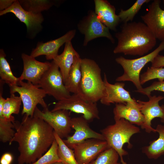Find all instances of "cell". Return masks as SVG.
I'll list each match as a JSON object with an SVG mask.
<instances>
[{
	"label": "cell",
	"instance_id": "cell-1",
	"mask_svg": "<svg viewBox=\"0 0 164 164\" xmlns=\"http://www.w3.org/2000/svg\"><path fill=\"white\" fill-rule=\"evenodd\" d=\"M15 132L11 142L18 144V164L36 162L48 150L55 140L52 127L42 119L24 114L22 121L14 123Z\"/></svg>",
	"mask_w": 164,
	"mask_h": 164
},
{
	"label": "cell",
	"instance_id": "cell-2",
	"mask_svg": "<svg viewBox=\"0 0 164 164\" xmlns=\"http://www.w3.org/2000/svg\"><path fill=\"white\" fill-rule=\"evenodd\" d=\"M115 36L118 40L114 53L143 56L156 45V39L148 26L141 22L124 23Z\"/></svg>",
	"mask_w": 164,
	"mask_h": 164
},
{
	"label": "cell",
	"instance_id": "cell-3",
	"mask_svg": "<svg viewBox=\"0 0 164 164\" xmlns=\"http://www.w3.org/2000/svg\"><path fill=\"white\" fill-rule=\"evenodd\" d=\"M80 68L82 76L78 94L87 101L97 103L105 95L101 70L94 60L87 58L81 59Z\"/></svg>",
	"mask_w": 164,
	"mask_h": 164
},
{
	"label": "cell",
	"instance_id": "cell-4",
	"mask_svg": "<svg viewBox=\"0 0 164 164\" xmlns=\"http://www.w3.org/2000/svg\"><path fill=\"white\" fill-rule=\"evenodd\" d=\"M100 132L109 148H113L118 153L121 164H127L123 156L128 155V152L123 148V146L127 143L128 148H132L133 145L130 142V139L133 135L140 132L139 128L122 118Z\"/></svg>",
	"mask_w": 164,
	"mask_h": 164
},
{
	"label": "cell",
	"instance_id": "cell-5",
	"mask_svg": "<svg viewBox=\"0 0 164 164\" xmlns=\"http://www.w3.org/2000/svg\"><path fill=\"white\" fill-rule=\"evenodd\" d=\"M164 50V42H161L159 46L149 53L140 57L133 59L125 58L120 56L116 58L115 61L121 66L124 73L117 77V82L129 81L132 82L137 89L140 90L143 88L140 81V72L148 63L152 62L159 53Z\"/></svg>",
	"mask_w": 164,
	"mask_h": 164
},
{
	"label": "cell",
	"instance_id": "cell-6",
	"mask_svg": "<svg viewBox=\"0 0 164 164\" xmlns=\"http://www.w3.org/2000/svg\"><path fill=\"white\" fill-rule=\"evenodd\" d=\"M10 94L18 93L20 95L23 104L22 115L33 116L37 105L40 104L43 108L47 105L44 100L46 94L44 91L37 85L31 82L19 80L18 85L9 87Z\"/></svg>",
	"mask_w": 164,
	"mask_h": 164
},
{
	"label": "cell",
	"instance_id": "cell-7",
	"mask_svg": "<svg viewBox=\"0 0 164 164\" xmlns=\"http://www.w3.org/2000/svg\"><path fill=\"white\" fill-rule=\"evenodd\" d=\"M50 68L42 77L38 84L46 94L59 101L69 97L70 93L66 88L58 66L53 60Z\"/></svg>",
	"mask_w": 164,
	"mask_h": 164
},
{
	"label": "cell",
	"instance_id": "cell-8",
	"mask_svg": "<svg viewBox=\"0 0 164 164\" xmlns=\"http://www.w3.org/2000/svg\"><path fill=\"white\" fill-rule=\"evenodd\" d=\"M60 110L82 114L89 122L95 119H100L97 103L87 101L79 94H73L68 98L58 101L51 111Z\"/></svg>",
	"mask_w": 164,
	"mask_h": 164
},
{
	"label": "cell",
	"instance_id": "cell-9",
	"mask_svg": "<svg viewBox=\"0 0 164 164\" xmlns=\"http://www.w3.org/2000/svg\"><path fill=\"white\" fill-rule=\"evenodd\" d=\"M77 26L79 31L84 35V46H87L91 40L101 37L107 38L113 43H115L109 29L99 19L92 10L89 11L87 15L79 22Z\"/></svg>",
	"mask_w": 164,
	"mask_h": 164
},
{
	"label": "cell",
	"instance_id": "cell-10",
	"mask_svg": "<svg viewBox=\"0 0 164 164\" xmlns=\"http://www.w3.org/2000/svg\"><path fill=\"white\" fill-rule=\"evenodd\" d=\"M70 115V111L68 110H60L52 111L47 107L42 111L37 107L33 115L47 122L62 139L67 137L71 132V118Z\"/></svg>",
	"mask_w": 164,
	"mask_h": 164
},
{
	"label": "cell",
	"instance_id": "cell-11",
	"mask_svg": "<svg viewBox=\"0 0 164 164\" xmlns=\"http://www.w3.org/2000/svg\"><path fill=\"white\" fill-rule=\"evenodd\" d=\"M108 148H109L105 141L90 138L74 145L71 149L74 151L79 164H89Z\"/></svg>",
	"mask_w": 164,
	"mask_h": 164
},
{
	"label": "cell",
	"instance_id": "cell-12",
	"mask_svg": "<svg viewBox=\"0 0 164 164\" xmlns=\"http://www.w3.org/2000/svg\"><path fill=\"white\" fill-rule=\"evenodd\" d=\"M161 2L154 0L149 5L147 13L141 17L156 39L164 42V10L160 7Z\"/></svg>",
	"mask_w": 164,
	"mask_h": 164
},
{
	"label": "cell",
	"instance_id": "cell-13",
	"mask_svg": "<svg viewBox=\"0 0 164 164\" xmlns=\"http://www.w3.org/2000/svg\"><path fill=\"white\" fill-rule=\"evenodd\" d=\"M88 122L83 115L71 118V127L75 131L72 135L69 136L66 139L63 140L67 146L71 149L74 145L90 138L104 140L102 135L92 130Z\"/></svg>",
	"mask_w": 164,
	"mask_h": 164
},
{
	"label": "cell",
	"instance_id": "cell-14",
	"mask_svg": "<svg viewBox=\"0 0 164 164\" xmlns=\"http://www.w3.org/2000/svg\"><path fill=\"white\" fill-rule=\"evenodd\" d=\"M147 101L137 100L139 104L140 110L144 115L145 121L141 127L142 129L149 133L151 132H156L155 129L151 126L152 121L155 118H159L161 120L164 118V105L160 106L159 104L160 101L164 98V97L159 95L151 96Z\"/></svg>",
	"mask_w": 164,
	"mask_h": 164
},
{
	"label": "cell",
	"instance_id": "cell-15",
	"mask_svg": "<svg viewBox=\"0 0 164 164\" xmlns=\"http://www.w3.org/2000/svg\"><path fill=\"white\" fill-rule=\"evenodd\" d=\"M21 57L23 69L19 80H26L35 85H38L43 75L50 68L51 63L42 62L37 60L30 55L23 53Z\"/></svg>",
	"mask_w": 164,
	"mask_h": 164
},
{
	"label": "cell",
	"instance_id": "cell-16",
	"mask_svg": "<svg viewBox=\"0 0 164 164\" xmlns=\"http://www.w3.org/2000/svg\"><path fill=\"white\" fill-rule=\"evenodd\" d=\"M105 95L100 100L102 104L109 106L111 104H124L127 102L135 103L136 101L131 98L129 92L124 88V83L117 82L114 84L109 83L104 73L103 79Z\"/></svg>",
	"mask_w": 164,
	"mask_h": 164
},
{
	"label": "cell",
	"instance_id": "cell-17",
	"mask_svg": "<svg viewBox=\"0 0 164 164\" xmlns=\"http://www.w3.org/2000/svg\"><path fill=\"white\" fill-rule=\"evenodd\" d=\"M76 33V30L69 31L61 37L48 42L38 43L36 47L32 50L30 55L36 57L41 55L45 56L47 60H53L58 55L60 47L66 42L71 41Z\"/></svg>",
	"mask_w": 164,
	"mask_h": 164
},
{
	"label": "cell",
	"instance_id": "cell-18",
	"mask_svg": "<svg viewBox=\"0 0 164 164\" xmlns=\"http://www.w3.org/2000/svg\"><path fill=\"white\" fill-rule=\"evenodd\" d=\"M113 113L115 121L123 118L132 124L140 126L145 122L144 116L140 111L139 105L137 101L135 103L116 104Z\"/></svg>",
	"mask_w": 164,
	"mask_h": 164
},
{
	"label": "cell",
	"instance_id": "cell-19",
	"mask_svg": "<svg viewBox=\"0 0 164 164\" xmlns=\"http://www.w3.org/2000/svg\"><path fill=\"white\" fill-rule=\"evenodd\" d=\"M10 12L14 14L21 22L25 24L28 31L40 26L44 20L41 13L35 14L26 10L21 6L18 0H16L8 8L0 11V15Z\"/></svg>",
	"mask_w": 164,
	"mask_h": 164
},
{
	"label": "cell",
	"instance_id": "cell-20",
	"mask_svg": "<svg viewBox=\"0 0 164 164\" xmlns=\"http://www.w3.org/2000/svg\"><path fill=\"white\" fill-rule=\"evenodd\" d=\"M95 12L99 19L109 29L116 31L121 21L115 8L108 1L94 0Z\"/></svg>",
	"mask_w": 164,
	"mask_h": 164
},
{
	"label": "cell",
	"instance_id": "cell-21",
	"mask_svg": "<svg viewBox=\"0 0 164 164\" xmlns=\"http://www.w3.org/2000/svg\"><path fill=\"white\" fill-rule=\"evenodd\" d=\"M78 53L73 48L71 41L65 43L63 52L58 55L53 60L58 66L64 83L73 64L75 56Z\"/></svg>",
	"mask_w": 164,
	"mask_h": 164
},
{
	"label": "cell",
	"instance_id": "cell-22",
	"mask_svg": "<svg viewBox=\"0 0 164 164\" xmlns=\"http://www.w3.org/2000/svg\"><path fill=\"white\" fill-rule=\"evenodd\" d=\"M81 59L79 54L74 57L73 64L64 83L67 90L73 94H78L82 74L81 70Z\"/></svg>",
	"mask_w": 164,
	"mask_h": 164
},
{
	"label": "cell",
	"instance_id": "cell-23",
	"mask_svg": "<svg viewBox=\"0 0 164 164\" xmlns=\"http://www.w3.org/2000/svg\"><path fill=\"white\" fill-rule=\"evenodd\" d=\"M159 134L158 139L151 141L142 149V152L149 159H157L164 154V126L158 125L155 129Z\"/></svg>",
	"mask_w": 164,
	"mask_h": 164
},
{
	"label": "cell",
	"instance_id": "cell-24",
	"mask_svg": "<svg viewBox=\"0 0 164 164\" xmlns=\"http://www.w3.org/2000/svg\"><path fill=\"white\" fill-rule=\"evenodd\" d=\"M22 101L20 96H16L14 94H10V97L5 99L3 105L2 113L7 120L14 122L15 118L12 114H18L19 113Z\"/></svg>",
	"mask_w": 164,
	"mask_h": 164
},
{
	"label": "cell",
	"instance_id": "cell-25",
	"mask_svg": "<svg viewBox=\"0 0 164 164\" xmlns=\"http://www.w3.org/2000/svg\"><path fill=\"white\" fill-rule=\"evenodd\" d=\"M6 54L4 50H0V79L9 87L18 85L19 81V77L13 74L9 63L5 58Z\"/></svg>",
	"mask_w": 164,
	"mask_h": 164
},
{
	"label": "cell",
	"instance_id": "cell-26",
	"mask_svg": "<svg viewBox=\"0 0 164 164\" xmlns=\"http://www.w3.org/2000/svg\"><path fill=\"white\" fill-rule=\"evenodd\" d=\"M55 139L57 142L58 156L65 164H79L75 158L73 150L69 148L63 140L54 132Z\"/></svg>",
	"mask_w": 164,
	"mask_h": 164
},
{
	"label": "cell",
	"instance_id": "cell-27",
	"mask_svg": "<svg viewBox=\"0 0 164 164\" xmlns=\"http://www.w3.org/2000/svg\"><path fill=\"white\" fill-rule=\"evenodd\" d=\"M22 7L26 10L35 14L41 13L49 9L53 5L52 2L46 0H18Z\"/></svg>",
	"mask_w": 164,
	"mask_h": 164
},
{
	"label": "cell",
	"instance_id": "cell-28",
	"mask_svg": "<svg viewBox=\"0 0 164 164\" xmlns=\"http://www.w3.org/2000/svg\"><path fill=\"white\" fill-rule=\"evenodd\" d=\"M14 123L5 118L2 114H0V140L1 142L9 143L13 138L15 132L13 129H15Z\"/></svg>",
	"mask_w": 164,
	"mask_h": 164
},
{
	"label": "cell",
	"instance_id": "cell-29",
	"mask_svg": "<svg viewBox=\"0 0 164 164\" xmlns=\"http://www.w3.org/2000/svg\"><path fill=\"white\" fill-rule=\"evenodd\" d=\"M119 157L115 150L109 148L102 152L89 164H121L118 162Z\"/></svg>",
	"mask_w": 164,
	"mask_h": 164
},
{
	"label": "cell",
	"instance_id": "cell-30",
	"mask_svg": "<svg viewBox=\"0 0 164 164\" xmlns=\"http://www.w3.org/2000/svg\"><path fill=\"white\" fill-rule=\"evenodd\" d=\"M150 0H137L130 8L126 10L121 9L118 15L121 21L124 23L132 22L135 15L145 3H148Z\"/></svg>",
	"mask_w": 164,
	"mask_h": 164
},
{
	"label": "cell",
	"instance_id": "cell-31",
	"mask_svg": "<svg viewBox=\"0 0 164 164\" xmlns=\"http://www.w3.org/2000/svg\"><path fill=\"white\" fill-rule=\"evenodd\" d=\"M58 144L55 139L47 152L35 162L30 164H52L62 162L57 153Z\"/></svg>",
	"mask_w": 164,
	"mask_h": 164
},
{
	"label": "cell",
	"instance_id": "cell-32",
	"mask_svg": "<svg viewBox=\"0 0 164 164\" xmlns=\"http://www.w3.org/2000/svg\"><path fill=\"white\" fill-rule=\"evenodd\" d=\"M158 79L159 81L164 80V68L148 67L146 71L140 75V81L143 85L152 80Z\"/></svg>",
	"mask_w": 164,
	"mask_h": 164
},
{
	"label": "cell",
	"instance_id": "cell-33",
	"mask_svg": "<svg viewBox=\"0 0 164 164\" xmlns=\"http://www.w3.org/2000/svg\"><path fill=\"white\" fill-rule=\"evenodd\" d=\"M154 91L164 92V80L155 81L150 86L140 90H137L135 92L146 95L149 98L151 96V92Z\"/></svg>",
	"mask_w": 164,
	"mask_h": 164
},
{
	"label": "cell",
	"instance_id": "cell-34",
	"mask_svg": "<svg viewBox=\"0 0 164 164\" xmlns=\"http://www.w3.org/2000/svg\"><path fill=\"white\" fill-rule=\"evenodd\" d=\"M151 63V67H164V56L158 54L155 58Z\"/></svg>",
	"mask_w": 164,
	"mask_h": 164
},
{
	"label": "cell",
	"instance_id": "cell-35",
	"mask_svg": "<svg viewBox=\"0 0 164 164\" xmlns=\"http://www.w3.org/2000/svg\"><path fill=\"white\" fill-rule=\"evenodd\" d=\"M13 160L12 155L10 153L6 152L1 156L0 164H11Z\"/></svg>",
	"mask_w": 164,
	"mask_h": 164
},
{
	"label": "cell",
	"instance_id": "cell-36",
	"mask_svg": "<svg viewBox=\"0 0 164 164\" xmlns=\"http://www.w3.org/2000/svg\"><path fill=\"white\" fill-rule=\"evenodd\" d=\"M15 1V0H0V11L5 10L9 8Z\"/></svg>",
	"mask_w": 164,
	"mask_h": 164
},
{
	"label": "cell",
	"instance_id": "cell-37",
	"mask_svg": "<svg viewBox=\"0 0 164 164\" xmlns=\"http://www.w3.org/2000/svg\"><path fill=\"white\" fill-rule=\"evenodd\" d=\"M52 164H65L62 162H56Z\"/></svg>",
	"mask_w": 164,
	"mask_h": 164
},
{
	"label": "cell",
	"instance_id": "cell-38",
	"mask_svg": "<svg viewBox=\"0 0 164 164\" xmlns=\"http://www.w3.org/2000/svg\"><path fill=\"white\" fill-rule=\"evenodd\" d=\"M161 122L162 123H164V118L160 120Z\"/></svg>",
	"mask_w": 164,
	"mask_h": 164
},
{
	"label": "cell",
	"instance_id": "cell-39",
	"mask_svg": "<svg viewBox=\"0 0 164 164\" xmlns=\"http://www.w3.org/2000/svg\"></svg>",
	"mask_w": 164,
	"mask_h": 164
}]
</instances>
